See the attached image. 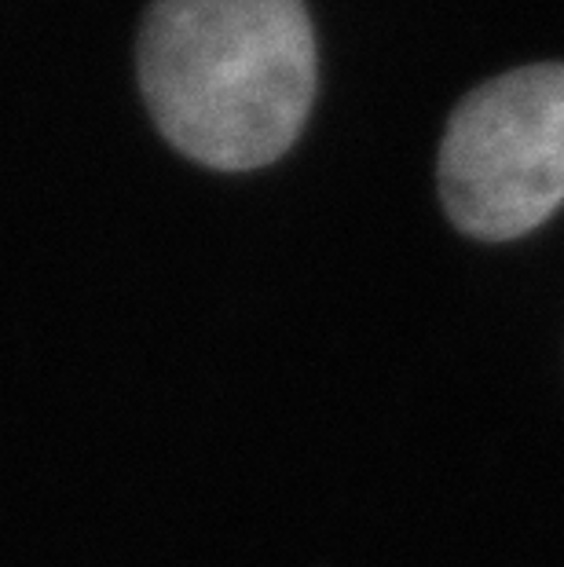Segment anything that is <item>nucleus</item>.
<instances>
[{
    "label": "nucleus",
    "mask_w": 564,
    "mask_h": 567,
    "mask_svg": "<svg viewBox=\"0 0 564 567\" xmlns=\"http://www.w3.org/2000/svg\"><path fill=\"white\" fill-rule=\"evenodd\" d=\"M443 209L480 243H506L564 205V63L480 84L443 132Z\"/></svg>",
    "instance_id": "f03ea898"
},
{
    "label": "nucleus",
    "mask_w": 564,
    "mask_h": 567,
    "mask_svg": "<svg viewBox=\"0 0 564 567\" xmlns=\"http://www.w3.org/2000/svg\"><path fill=\"white\" fill-rule=\"evenodd\" d=\"M154 125L191 162L243 173L283 158L316 100L301 0H154L140 33Z\"/></svg>",
    "instance_id": "f257e3e1"
}]
</instances>
